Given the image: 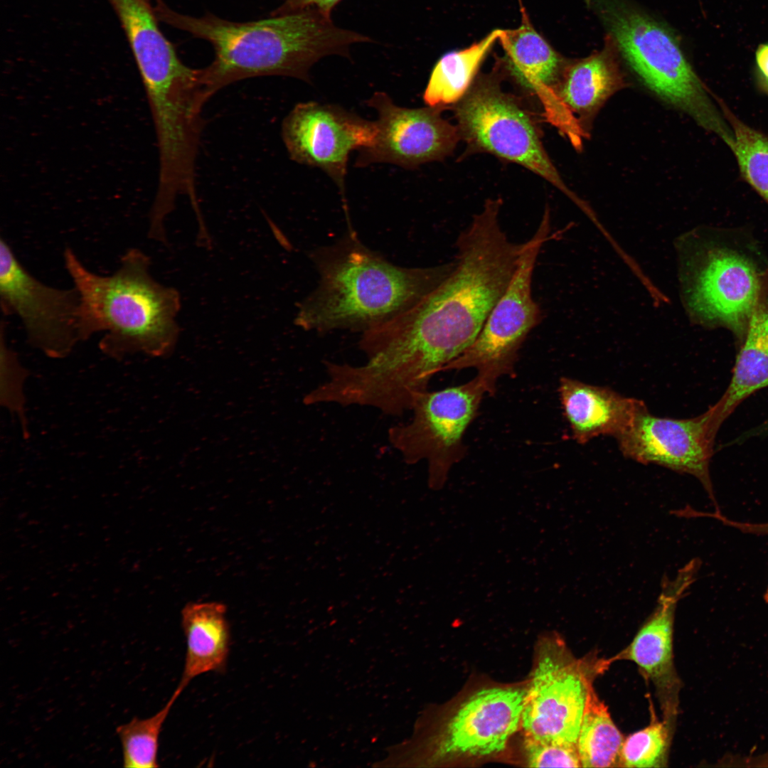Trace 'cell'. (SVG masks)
<instances>
[{
	"mask_svg": "<svg viewBox=\"0 0 768 768\" xmlns=\"http://www.w3.org/2000/svg\"><path fill=\"white\" fill-rule=\"evenodd\" d=\"M502 29H494L470 46L444 54L431 72L423 94L430 107L443 108L457 103L466 94L478 70L498 41Z\"/></svg>",
	"mask_w": 768,
	"mask_h": 768,
	"instance_id": "obj_22",
	"label": "cell"
},
{
	"mask_svg": "<svg viewBox=\"0 0 768 768\" xmlns=\"http://www.w3.org/2000/svg\"><path fill=\"white\" fill-rule=\"evenodd\" d=\"M0 299L4 314L17 316L28 342L46 356L65 357L80 341V298L76 289L52 287L37 279L3 238L0 240Z\"/></svg>",
	"mask_w": 768,
	"mask_h": 768,
	"instance_id": "obj_10",
	"label": "cell"
},
{
	"mask_svg": "<svg viewBox=\"0 0 768 768\" xmlns=\"http://www.w3.org/2000/svg\"><path fill=\"white\" fill-rule=\"evenodd\" d=\"M673 732L655 715L646 727L629 735L623 742L619 767H664Z\"/></svg>",
	"mask_w": 768,
	"mask_h": 768,
	"instance_id": "obj_26",
	"label": "cell"
},
{
	"mask_svg": "<svg viewBox=\"0 0 768 768\" xmlns=\"http://www.w3.org/2000/svg\"><path fill=\"white\" fill-rule=\"evenodd\" d=\"M183 690L176 687L166 705L154 715L139 719L134 717L118 726L116 732L122 749L123 767L127 768L158 767L159 737L171 708Z\"/></svg>",
	"mask_w": 768,
	"mask_h": 768,
	"instance_id": "obj_25",
	"label": "cell"
},
{
	"mask_svg": "<svg viewBox=\"0 0 768 768\" xmlns=\"http://www.w3.org/2000/svg\"><path fill=\"white\" fill-rule=\"evenodd\" d=\"M718 429L714 408L689 419L659 417L641 400L627 429L616 439L622 454L644 464H656L696 478L706 491L715 511L710 475L713 441Z\"/></svg>",
	"mask_w": 768,
	"mask_h": 768,
	"instance_id": "obj_12",
	"label": "cell"
},
{
	"mask_svg": "<svg viewBox=\"0 0 768 768\" xmlns=\"http://www.w3.org/2000/svg\"><path fill=\"white\" fill-rule=\"evenodd\" d=\"M341 0H285V1L271 13V16H282L298 12L307 9L318 11L323 15L331 18L333 9Z\"/></svg>",
	"mask_w": 768,
	"mask_h": 768,
	"instance_id": "obj_29",
	"label": "cell"
},
{
	"mask_svg": "<svg viewBox=\"0 0 768 768\" xmlns=\"http://www.w3.org/2000/svg\"><path fill=\"white\" fill-rule=\"evenodd\" d=\"M154 10L158 20L213 46L214 60L200 69L208 99L226 85L253 77L282 75L311 82L309 70L321 58H350L352 44L371 41L336 26L331 17L312 9L243 23L211 14L200 18L181 14L162 0Z\"/></svg>",
	"mask_w": 768,
	"mask_h": 768,
	"instance_id": "obj_2",
	"label": "cell"
},
{
	"mask_svg": "<svg viewBox=\"0 0 768 768\" xmlns=\"http://www.w3.org/2000/svg\"><path fill=\"white\" fill-rule=\"evenodd\" d=\"M4 324L1 326V404L18 416L24 434L26 420L24 412L23 383L28 372L18 362L16 353L4 341Z\"/></svg>",
	"mask_w": 768,
	"mask_h": 768,
	"instance_id": "obj_27",
	"label": "cell"
},
{
	"mask_svg": "<svg viewBox=\"0 0 768 768\" xmlns=\"http://www.w3.org/2000/svg\"><path fill=\"white\" fill-rule=\"evenodd\" d=\"M486 393L477 375L458 386L427 390L416 400L411 420L389 429L388 440L406 463L427 460L432 489H441L452 466L465 457L464 434Z\"/></svg>",
	"mask_w": 768,
	"mask_h": 768,
	"instance_id": "obj_8",
	"label": "cell"
},
{
	"mask_svg": "<svg viewBox=\"0 0 768 768\" xmlns=\"http://www.w3.org/2000/svg\"><path fill=\"white\" fill-rule=\"evenodd\" d=\"M526 692L517 688L481 690L466 700L447 725L436 757L485 756L502 751L521 724Z\"/></svg>",
	"mask_w": 768,
	"mask_h": 768,
	"instance_id": "obj_16",
	"label": "cell"
},
{
	"mask_svg": "<svg viewBox=\"0 0 768 768\" xmlns=\"http://www.w3.org/2000/svg\"><path fill=\"white\" fill-rule=\"evenodd\" d=\"M378 132L376 122L340 106L317 102L297 104L282 126V139L291 159L317 167L334 181L341 194L348 221L345 196L348 157L355 149L372 146Z\"/></svg>",
	"mask_w": 768,
	"mask_h": 768,
	"instance_id": "obj_13",
	"label": "cell"
},
{
	"mask_svg": "<svg viewBox=\"0 0 768 768\" xmlns=\"http://www.w3.org/2000/svg\"><path fill=\"white\" fill-rule=\"evenodd\" d=\"M319 282L301 304L296 325L306 331H361L406 311L440 284L454 261L428 267L395 265L348 230L334 245L310 255Z\"/></svg>",
	"mask_w": 768,
	"mask_h": 768,
	"instance_id": "obj_3",
	"label": "cell"
},
{
	"mask_svg": "<svg viewBox=\"0 0 768 768\" xmlns=\"http://www.w3.org/2000/svg\"><path fill=\"white\" fill-rule=\"evenodd\" d=\"M768 386V302L762 293L753 311L730 383L715 404L719 429L735 408L754 392Z\"/></svg>",
	"mask_w": 768,
	"mask_h": 768,
	"instance_id": "obj_21",
	"label": "cell"
},
{
	"mask_svg": "<svg viewBox=\"0 0 768 768\" xmlns=\"http://www.w3.org/2000/svg\"><path fill=\"white\" fill-rule=\"evenodd\" d=\"M501 198L486 200L458 235L454 267L421 300L373 328L416 374L432 376L474 341L516 270L523 242H513L501 226Z\"/></svg>",
	"mask_w": 768,
	"mask_h": 768,
	"instance_id": "obj_1",
	"label": "cell"
},
{
	"mask_svg": "<svg viewBox=\"0 0 768 768\" xmlns=\"http://www.w3.org/2000/svg\"><path fill=\"white\" fill-rule=\"evenodd\" d=\"M733 134L729 148L744 180L768 203V135L750 127L718 100Z\"/></svg>",
	"mask_w": 768,
	"mask_h": 768,
	"instance_id": "obj_24",
	"label": "cell"
},
{
	"mask_svg": "<svg viewBox=\"0 0 768 768\" xmlns=\"http://www.w3.org/2000/svg\"><path fill=\"white\" fill-rule=\"evenodd\" d=\"M558 393L572 437L581 444L600 435L617 439L631 424L641 401L567 377L560 378Z\"/></svg>",
	"mask_w": 768,
	"mask_h": 768,
	"instance_id": "obj_18",
	"label": "cell"
},
{
	"mask_svg": "<svg viewBox=\"0 0 768 768\" xmlns=\"http://www.w3.org/2000/svg\"><path fill=\"white\" fill-rule=\"evenodd\" d=\"M518 3H519V7H520L521 13L522 14V13L526 11L525 7L523 5L522 0H518Z\"/></svg>",
	"mask_w": 768,
	"mask_h": 768,
	"instance_id": "obj_32",
	"label": "cell"
},
{
	"mask_svg": "<svg viewBox=\"0 0 768 768\" xmlns=\"http://www.w3.org/2000/svg\"><path fill=\"white\" fill-rule=\"evenodd\" d=\"M550 213L545 206L539 225L523 246L513 274L473 343L443 370L473 368L494 394L498 380L513 375L520 349L542 320V311L532 294L536 260L543 245L554 235Z\"/></svg>",
	"mask_w": 768,
	"mask_h": 768,
	"instance_id": "obj_7",
	"label": "cell"
},
{
	"mask_svg": "<svg viewBox=\"0 0 768 768\" xmlns=\"http://www.w3.org/2000/svg\"><path fill=\"white\" fill-rule=\"evenodd\" d=\"M500 59L489 73L477 75L455 104V117L468 152H486L518 164L550 182L585 213L590 208L565 183L551 161L532 117L501 87Z\"/></svg>",
	"mask_w": 768,
	"mask_h": 768,
	"instance_id": "obj_6",
	"label": "cell"
},
{
	"mask_svg": "<svg viewBox=\"0 0 768 768\" xmlns=\"http://www.w3.org/2000/svg\"><path fill=\"white\" fill-rule=\"evenodd\" d=\"M764 599L768 604V586L764 594Z\"/></svg>",
	"mask_w": 768,
	"mask_h": 768,
	"instance_id": "obj_33",
	"label": "cell"
},
{
	"mask_svg": "<svg viewBox=\"0 0 768 768\" xmlns=\"http://www.w3.org/2000/svg\"><path fill=\"white\" fill-rule=\"evenodd\" d=\"M626 84L610 45L602 51L575 62H567L555 87L561 105L587 133L606 101Z\"/></svg>",
	"mask_w": 768,
	"mask_h": 768,
	"instance_id": "obj_19",
	"label": "cell"
},
{
	"mask_svg": "<svg viewBox=\"0 0 768 768\" xmlns=\"http://www.w3.org/2000/svg\"><path fill=\"white\" fill-rule=\"evenodd\" d=\"M754 77L757 89L768 96V42L759 44L757 48Z\"/></svg>",
	"mask_w": 768,
	"mask_h": 768,
	"instance_id": "obj_30",
	"label": "cell"
},
{
	"mask_svg": "<svg viewBox=\"0 0 768 768\" xmlns=\"http://www.w3.org/2000/svg\"><path fill=\"white\" fill-rule=\"evenodd\" d=\"M63 261L80 298V341L103 332L100 349L118 360L136 353L165 357L173 352L180 332V295L152 277L145 252L128 249L109 275L90 270L70 247Z\"/></svg>",
	"mask_w": 768,
	"mask_h": 768,
	"instance_id": "obj_4",
	"label": "cell"
},
{
	"mask_svg": "<svg viewBox=\"0 0 768 768\" xmlns=\"http://www.w3.org/2000/svg\"><path fill=\"white\" fill-rule=\"evenodd\" d=\"M624 737L593 684L588 690L577 747L583 767H619Z\"/></svg>",
	"mask_w": 768,
	"mask_h": 768,
	"instance_id": "obj_23",
	"label": "cell"
},
{
	"mask_svg": "<svg viewBox=\"0 0 768 768\" xmlns=\"http://www.w3.org/2000/svg\"><path fill=\"white\" fill-rule=\"evenodd\" d=\"M688 311L705 324H720L742 336L762 293L754 264L740 253L715 247L682 259Z\"/></svg>",
	"mask_w": 768,
	"mask_h": 768,
	"instance_id": "obj_11",
	"label": "cell"
},
{
	"mask_svg": "<svg viewBox=\"0 0 768 768\" xmlns=\"http://www.w3.org/2000/svg\"><path fill=\"white\" fill-rule=\"evenodd\" d=\"M226 607L217 602H189L181 610L186 652L181 681L184 690L192 680L225 670L230 646Z\"/></svg>",
	"mask_w": 768,
	"mask_h": 768,
	"instance_id": "obj_20",
	"label": "cell"
},
{
	"mask_svg": "<svg viewBox=\"0 0 768 768\" xmlns=\"http://www.w3.org/2000/svg\"><path fill=\"white\" fill-rule=\"evenodd\" d=\"M609 666L592 656L576 659L558 641L538 661L522 714L526 738L577 745L590 686Z\"/></svg>",
	"mask_w": 768,
	"mask_h": 768,
	"instance_id": "obj_9",
	"label": "cell"
},
{
	"mask_svg": "<svg viewBox=\"0 0 768 768\" xmlns=\"http://www.w3.org/2000/svg\"><path fill=\"white\" fill-rule=\"evenodd\" d=\"M366 104L378 113V132L372 146L359 150L358 167L388 163L415 169L444 159L461 139L457 127L442 117L440 107H400L383 92H375Z\"/></svg>",
	"mask_w": 768,
	"mask_h": 768,
	"instance_id": "obj_14",
	"label": "cell"
},
{
	"mask_svg": "<svg viewBox=\"0 0 768 768\" xmlns=\"http://www.w3.org/2000/svg\"><path fill=\"white\" fill-rule=\"evenodd\" d=\"M693 558L671 580L664 576L654 612L639 629L630 644L615 657L635 663L654 686L663 721L673 733L682 686L673 662V634L676 608L696 579L700 567Z\"/></svg>",
	"mask_w": 768,
	"mask_h": 768,
	"instance_id": "obj_15",
	"label": "cell"
},
{
	"mask_svg": "<svg viewBox=\"0 0 768 768\" xmlns=\"http://www.w3.org/2000/svg\"><path fill=\"white\" fill-rule=\"evenodd\" d=\"M734 526L744 533L756 535H768V523H750L735 521Z\"/></svg>",
	"mask_w": 768,
	"mask_h": 768,
	"instance_id": "obj_31",
	"label": "cell"
},
{
	"mask_svg": "<svg viewBox=\"0 0 768 768\" xmlns=\"http://www.w3.org/2000/svg\"><path fill=\"white\" fill-rule=\"evenodd\" d=\"M610 36L644 84L729 145L732 129L668 30L623 0H592Z\"/></svg>",
	"mask_w": 768,
	"mask_h": 768,
	"instance_id": "obj_5",
	"label": "cell"
},
{
	"mask_svg": "<svg viewBox=\"0 0 768 768\" xmlns=\"http://www.w3.org/2000/svg\"><path fill=\"white\" fill-rule=\"evenodd\" d=\"M525 750L528 765L532 767H581L577 745L526 738Z\"/></svg>",
	"mask_w": 768,
	"mask_h": 768,
	"instance_id": "obj_28",
	"label": "cell"
},
{
	"mask_svg": "<svg viewBox=\"0 0 768 768\" xmlns=\"http://www.w3.org/2000/svg\"><path fill=\"white\" fill-rule=\"evenodd\" d=\"M498 42L504 53L500 59L504 74L538 97L547 119L565 137L572 134L576 119L555 92L567 61L536 31L527 12L521 14L518 28L501 30Z\"/></svg>",
	"mask_w": 768,
	"mask_h": 768,
	"instance_id": "obj_17",
	"label": "cell"
}]
</instances>
